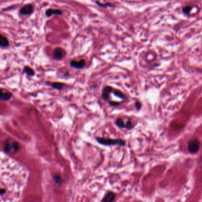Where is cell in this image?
<instances>
[{
	"label": "cell",
	"instance_id": "13",
	"mask_svg": "<svg viewBox=\"0 0 202 202\" xmlns=\"http://www.w3.org/2000/svg\"><path fill=\"white\" fill-rule=\"evenodd\" d=\"M111 93H112L114 95H115L117 97L121 99H124L125 98V95L124 94V93H122L121 91H119L118 89H113Z\"/></svg>",
	"mask_w": 202,
	"mask_h": 202
},
{
	"label": "cell",
	"instance_id": "3",
	"mask_svg": "<svg viewBox=\"0 0 202 202\" xmlns=\"http://www.w3.org/2000/svg\"><path fill=\"white\" fill-rule=\"evenodd\" d=\"M115 124L117 127L122 129L126 128L128 130H130L134 127V125L130 119L126 120L122 118H117L115 121Z\"/></svg>",
	"mask_w": 202,
	"mask_h": 202
},
{
	"label": "cell",
	"instance_id": "17",
	"mask_svg": "<svg viewBox=\"0 0 202 202\" xmlns=\"http://www.w3.org/2000/svg\"><path fill=\"white\" fill-rule=\"evenodd\" d=\"M135 107L137 109V111H140V109L142 108V104L140 101L135 102Z\"/></svg>",
	"mask_w": 202,
	"mask_h": 202
},
{
	"label": "cell",
	"instance_id": "4",
	"mask_svg": "<svg viewBox=\"0 0 202 202\" xmlns=\"http://www.w3.org/2000/svg\"><path fill=\"white\" fill-rule=\"evenodd\" d=\"M200 146V143L198 140H193L190 141L188 145V150L191 153H197Z\"/></svg>",
	"mask_w": 202,
	"mask_h": 202
},
{
	"label": "cell",
	"instance_id": "14",
	"mask_svg": "<svg viewBox=\"0 0 202 202\" xmlns=\"http://www.w3.org/2000/svg\"><path fill=\"white\" fill-rule=\"evenodd\" d=\"M51 86L58 91H60L63 89V84L61 82H53L52 83L50 84Z\"/></svg>",
	"mask_w": 202,
	"mask_h": 202
},
{
	"label": "cell",
	"instance_id": "10",
	"mask_svg": "<svg viewBox=\"0 0 202 202\" xmlns=\"http://www.w3.org/2000/svg\"><path fill=\"white\" fill-rule=\"evenodd\" d=\"M115 196V195L113 192H109L104 196L102 202H112L114 200Z\"/></svg>",
	"mask_w": 202,
	"mask_h": 202
},
{
	"label": "cell",
	"instance_id": "7",
	"mask_svg": "<svg viewBox=\"0 0 202 202\" xmlns=\"http://www.w3.org/2000/svg\"><path fill=\"white\" fill-rule=\"evenodd\" d=\"M34 12L33 6L31 4H27L23 6L20 10V14L23 15L31 14Z\"/></svg>",
	"mask_w": 202,
	"mask_h": 202
},
{
	"label": "cell",
	"instance_id": "6",
	"mask_svg": "<svg viewBox=\"0 0 202 202\" xmlns=\"http://www.w3.org/2000/svg\"><path fill=\"white\" fill-rule=\"evenodd\" d=\"M70 65L72 68H74L77 69H82L86 65L85 60L81 59L80 60H72L70 61Z\"/></svg>",
	"mask_w": 202,
	"mask_h": 202
},
{
	"label": "cell",
	"instance_id": "8",
	"mask_svg": "<svg viewBox=\"0 0 202 202\" xmlns=\"http://www.w3.org/2000/svg\"><path fill=\"white\" fill-rule=\"evenodd\" d=\"M12 94L5 89H0V101H7L11 99Z\"/></svg>",
	"mask_w": 202,
	"mask_h": 202
},
{
	"label": "cell",
	"instance_id": "12",
	"mask_svg": "<svg viewBox=\"0 0 202 202\" xmlns=\"http://www.w3.org/2000/svg\"><path fill=\"white\" fill-rule=\"evenodd\" d=\"M8 45H9V41L8 39L5 37L0 35V47L6 48L8 46Z\"/></svg>",
	"mask_w": 202,
	"mask_h": 202
},
{
	"label": "cell",
	"instance_id": "16",
	"mask_svg": "<svg viewBox=\"0 0 202 202\" xmlns=\"http://www.w3.org/2000/svg\"><path fill=\"white\" fill-rule=\"evenodd\" d=\"M96 4L101 7H103V8H107L108 7H114L115 6L114 5H112V4L111 3H102V2H100L99 1H96Z\"/></svg>",
	"mask_w": 202,
	"mask_h": 202
},
{
	"label": "cell",
	"instance_id": "9",
	"mask_svg": "<svg viewBox=\"0 0 202 202\" xmlns=\"http://www.w3.org/2000/svg\"><path fill=\"white\" fill-rule=\"evenodd\" d=\"M113 89V88L110 86H106L104 88L102 92V98L105 101L109 100V95L112 92V91Z\"/></svg>",
	"mask_w": 202,
	"mask_h": 202
},
{
	"label": "cell",
	"instance_id": "19",
	"mask_svg": "<svg viewBox=\"0 0 202 202\" xmlns=\"http://www.w3.org/2000/svg\"><path fill=\"white\" fill-rule=\"evenodd\" d=\"M109 104L113 107H118L119 106L120 103L118 102H115V101H109Z\"/></svg>",
	"mask_w": 202,
	"mask_h": 202
},
{
	"label": "cell",
	"instance_id": "1",
	"mask_svg": "<svg viewBox=\"0 0 202 202\" xmlns=\"http://www.w3.org/2000/svg\"><path fill=\"white\" fill-rule=\"evenodd\" d=\"M4 149L8 153H15L20 149V144L12 138H8L4 142Z\"/></svg>",
	"mask_w": 202,
	"mask_h": 202
},
{
	"label": "cell",
	"instance_id": "2",
	"mask_svg": "<svg viewBox=\"0 0 202 202\" xmlns=\"http://www.w3.org/2000/svg\"><path fill=\"white\" fill-rule=\"evenodd\" d=\"M96 140L97 142L103 145H118L119 146H125L126 144L125 141L122 139H113V138H105L101 137H96Z\"/></svg>",
	"mask_w": 202,
	"mask_h": 202
},
{
	"label": "cell",
	"instance_id": "18",
	"mask_svg": "<svg viewBox=\"0 0 202 202\" xmlns=\"http://www.w3.org/2000/svg\"><path fill=\"white\" fill-rule=\"evenodd\" d=\"M191 9H192V8L190 6H186V7H184L183 12H184L185 14H188L190 13Z\"/></svg>",
	"mask_w": 202,
	"mask_h": 202
},
{
	"label": "cell",
	"instance_id": "5",
	"mask_svg": "<svg viewBox=\"0 0 202 202\" xmlns=\"http://www.w3.org/2000/svg\"><path fill=\"white\" fill-rule=\"evenodd\" d=\"M66 55L65 50L61 48H55L53 53V58L57 60L63 59Z\"/></svg>",
	"mask_w": 202,
	"mask_h": 202
},
{
	"label": "cell",
	"instance_id": "20",
	"mask_svg": "<svg viewBox=\"0 0 202 202\" xmlns=\"http://www.w3.org/2000/svg\"><path fill=\"white\" fill-rule=\"evenodd\" d=\"M54 179H55V181H56L57 183H59V184L61 183V182L62 181V180H61V178H60V177L59 175H56V176H55V177H54Z\"/></svg>",
	"mask_w": 202,
	"mask_h": 202
},
{
	"label": "cell",
	"instance_id": "15",
	"mask_svg": "<svg viewBox=\"0 0 202 202\" xmlns=\"http://www.w3.org/2000/svg\"><path fill=\"white\" fill-rule=\"evenodd\" d=\"M24 71L25 73H27L28 75L31 76H34L35 74L34 71L31 68H30V67H28V66H25L24 68Z\"/></svg>",
	"mask_w": 202,
	"mask_h": 202
},
{
	"label": "cell",
	"instance_id": "11",
	"mask_svg": "<svg viewBox=\"0 0 202 202\" xmlns=\"http://www.w3.org/2000/svg\"><path fill=\"white\" fill-rule=\"evenodd\" d=\"M63 12L60 10H53V9H48L46 12V16L49 17H51L53 15H62Z\"/></svg>",
	"mask_w": 202,
	"mask_h": 202
}]
</instances>
